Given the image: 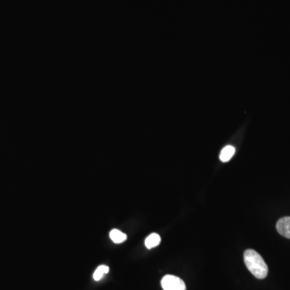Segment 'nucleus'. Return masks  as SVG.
Listing matches in <instances>:
<instances>
[{"instance_id":"2","label":"nucleus","mask_w":290,"mask_h":290,"mask_svg":"<svg viewBox=\"0 0 290 290\" xmlns=\"http://www.w3.org/2000/svg\"><path fill=\"white\" fill-rule=\"evenodd\" d=\"M162 286L164 290H186L185 282L176 276H165L162 280Z\"/></svg>"},{"instance_id":"4","label":"nucleus","mask_w":290,"mask_h":290,"mask_svg":"<svg viewBox=\"0 0 290 290\" xmlns=\"http://www.w3.org/2000/svg\"><path fill=\"white\" fill-rule=\"evenodd\" d=\"M235 153H236L235 148L233 146H231V145H227V146L223 148V150L221 151L219 159L222 162H229L230 160L233 157Z\"/></svg>"},{"instance_id":"6","label":"nucleus","mask_w":290,"mask_h":290,"mask_svg":"<svg viewBox=\"0 0 290 290\" xmlns=\"http://www.w3.org/2000/svg\"><path fill=\"white\" fill-rule=\"evenodd\" d=\"M110 238L115 244H121L126 240V235L118 229H113L110 232Z\"/></svg>"},{"instance_id":"3","label":"nucleus","mask_w":290,"mask_h":290,"mask_svg":"<svg viewBox=\"0 0 290 290\" xmlns=\"http://www.w3.org/2000/svg\"><path fill=\"white\" fill-rule=\"evenodd\" d=\"M277 230L280 235L290 239V217H284L277 223Z\"/></svg>"},{"instance_id":"1","label":"nucleus","mask_w":290,"mask_h":290,"mask_svg":"<svg viewBox=\"0 0 290 290\" xmlns=\"http://www.w3.org/2000/svg\"><path fill=\"white\" fill-rule=\"evenodd\" d=\"M244 257L247 268L254 277L257 279H264L268 276V265L257 251L249 249L245 251Z\"/></svg>"},{"instance_id":"5","label":"nucleus","mask_w":290,"mask_h":290,"mask_svg":"<svg viewBox=\"0 0 290 290\" xmlns=\"http://www.w3.org/2000/svg\"><path fill=\"white\" fill-rule=\"evenodd\" d=\"M162 241L161 236L157 233L151 234L145 240V246L147 249H152L158 246Z\"/></svg>"},{"instance_id":"7","label":"nucleus","mask_w":290,"mask_h":290,"mask_svg":"<svg viewBox=\"0 0 290 290\" xmlns=\"http://www.w3.org/2000/svg\"><path fill=\"white\" fill-rule=\"evenodd\" d=\"M109 267L107 266V265H100V266H98L96 270H95V272H94V275H93L94 281H96V282L100 281L104 277V275L109 273Z\"/></svg>"}]
</instances>
